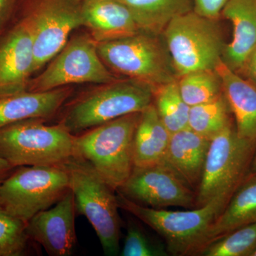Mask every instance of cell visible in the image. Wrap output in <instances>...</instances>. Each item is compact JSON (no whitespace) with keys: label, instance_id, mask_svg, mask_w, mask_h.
I'll return each mask as SVG.
<instances>
[{"label":"cell","instance_id":"6da1fadb","mask_svg":"<svg viewBox=\"0 0 256 256\" xmlns=\"http://www.w3.org/2000/svg\"><path fill=\"white\" fill-rule=\"evenodd\" d=\"M119 208L149 226L164 239L169 255L200 256L210 226L230 196L216 197L204 206L188 210L154 208L140 204L118 192Z\"/></svg>","mask_w":256,"mask_h":256},{"label":"cell","instance_id":"7a4b0ae2","mask_svg":"<svg viewBox=\"0 0 256 256\" xmlns=\"http://www.w3.org/2000/svg\"><path fill=\"white\" fill-rule=\"evenodd\" d=\"M140 114H126L75 136L74 156L88 163L114 192L134 170L133 142Z\"/></svg>","mask_w":256,"mask_h":256},{"label":"cell","instance_id":"3957f363","mask_svg":"<svg viewBox=\"0 0 256 256\" xmlns=\"http://www.w3.org/2000/svg\"><path fill=\"white\" fill-rule=\"evenodd\" d=\"M96 48L108 68L152 90L178 80L162 34L141 31L132 36L96 43Z\"/></svg>","mask_w":256,"mask_h":256},{"label":"cell","instance_id":"277c9868","mask_svg":"<svg viewBox=\"0 0 256 256\" xmlns=\"http://www.w3.org/2000/svg\"><path fill=\"white\" fill-rule=\"evenodd\" d=\"M28 119L0 128V158L14 168L58 166L75 156V136L62 124Z\"/></svg>","mask_w":256,"mask_h":256},{"label":"cell","instance_id":"5b68a950","mask_svg":"<svg viewBox=\"0 0 256 256\" xmlns=\"http://www.w3.org/2000/svg\"><path fill=\"white\" fill-rule=\"evenodd\" d=\"M100 86L74 101L64 114L60 124L74 136L153 104L152 89L142 82L118 78Z\"/></svg>","mask_w":256,"mask_h":256},{"label":"cell","instance_id":"8992f818","mask_svg":"<svg viewBox=\"0 0 256 256\" xmlns=\"http://www.w3.org/2000/svg\"><path fill=\"white\" fill-rule=\"evenodd\" d=\"M64 165L70 176L76 212L92 224L106 255H118L120 218L114 190L88 163L77 156Z\"/></svg>","mask_w":256,"mask_h":256},{"label":"cell","instance_id":"52a82bcc","mask_svg":"<svg viewBox=\"0 0 256 256\" xmlns=\"http://www.w3.org/2000/svg\"><path fill=\"white\" fill-rule=\"evenodd\" d=\"M217 20L195 12L173 18L162 34L178 79L191 72L215 70L225 47Z\"/></svg>","mask_w":256,"mask_h":256},{"label":"cell","instance_id":"ba28073f","mask_svg":"<svg viewBox=\"0 0 256 256\" xmlns=\"http://www.w3.org/2000/svg\"><path fill=\"white\" fill-rule=\"evenodd\" d=\"M70 190V176L64 164L18 166L0 184V204L26 224Z\"/></svg>","mask_w":256,"mask_h":256},{"label":"cell","instance_id":"9c48e42d","mask_svg":"<svg viewBox=\"0 0 256 256\" xmlns=\"http://www.w3.org/2000/svg\"><path fill=\"white\" fill-rule=\"evenodd\" d=\"M256 144L238 137L234 122L210 140L196 208L216 197L232 196L250 171Z\"/></svg>","mask_w":256,"mask_h":256},{"label":"cell","instance_id":"30bf717a","mask_svg":"<svg viewBox=\"0 0 256 256\" xmlns=\"http://www.w3.org/2000/svg\"><path fill=\"white\" fill-rule=\"evenodd\" d=\"M16 13L31 32L34 74L63 48L75 28L84 26L82 2L78 0H18Z\"/></svg>","mask_w":256,"mask_h":256},{"label":"cell","instance_id":"8fae6325","mask_svg":"<svg viewBox=\"0 0 256 256\" xmlns=\"http://www.w3.org/2000/svg\"><path fill=\"white\" fill-rule=\"evenodd\" d=\"M50 62L38 76L31 79L28 90L47 92L86 82L102 85L118 79L101 60L96 42L88 35L72 37Z\"/></svg>","mask_w":256,"mask_h":256},{"label":"cell","instance_id":"7c38bea8","mask_svg":"<svg viewBox=\"0 0 256 256\" xmlns=\"http://www.w3.org/2000/svg\"><path fill=\"white\" fill-rule=\"evenodd\" d=\"M117 192L152 208H196V192L163 162L134 168L132 174Z\"/></svg>","mask_w":256,"mask_h":256},{"label":"cell","instance_id":"4fadbf2b","mask_svg":"<svg viewBox=\"0 0 256 256\" xmlns=\"http://www.w3.org/2000/svg\"><path fill=\"white\" fill-rule=\"evenodd\" d=\"M12 23L0 35V97L28 90L34 74L31 32L16 12Z\"/></svg>","mask_w":256,"mask_h":256},{"label":"cell","instance_id":"5bb4252c","mask_svg":"<svg viewBox=\"0 0 256 256\" xmlns=\"http://www.w3.org/2000/svg\"><path fill=\"white\" fill-rule=\"evenodd\" d=\"M73 192L69 190L53 206L38 212L26 223L31 240L52 256L72 255L76 244Z\"/></svg>","mask_w":256,"mask_h":256},{"label":"cell","instance_id":"9a60e30c","mask_svg":"<svg viewBox=\"0 0 256 256\" xmlns=\"http://www.w3.org/2000/svg\"><path fill=\"white\" fill-rule=\"evenodd\" d=\"M220 16L233 26L232 40L224 47L222 60L240 74L256 50V0H229Z\"/></svg>","mask_w":256,"mask_h":256},{"label":"cell","instance_id":"2e32d148","mask_svg":"<svg viewBox=\"0 0 256 256\" xmlns=\"http://www.w3.org/2000/svg\"><path fill=\"white\" fill-rule=\"evenodd\" d=\"M82 8L84 26L96 43L141 32L130 10L118 0H82Z\"/></svg>","mask_w":256,"mask_h":256},{"label":"cell","instance_id":"e0dca14e","mask_svg":"<svg viewBox=\"0 0 256 256\" xmlns=\"http://www.w3.org/2000/svg\"><path fill=\"white\" fill-rule=\"evenodd\" d=\"M210 142L188 128L170 137L163 163L195 192L201 182Z\"/></svg>","mask_w":256,"mask_h":256},{"label":"cell","instance_id":"ac0fdd59","mask_svg":"<svg viewBox=\"0 0 256 256\" xmlns=\"http://www.w3.org/2000/svg\"><path fill=\"white\" fill-rule=\"evenodd\" d=\"M215 69L235 120L237 134L256 144V86L228 68L222 60Z\"/></svg>","mask_w":256,"mask_h":256},{"label":"cell","instance_id":"d6986e66","mask_svg":"<svg viewBox=\"0 0 256 256\" xmlns=\"http://www.w3.org/2000/svg\"><path fill=\"white\" fill-rule=\"evenodd\" d=\"M70 88L26 92L0 97V128L28 119L45 120L56 114L70 95Z\"/></svg>","mask_w":256,"mask_h":256},{"label":"cell","instance_id":"ffe728a7","mask_svg":"<svg viewBox=\"0 0 256 256\" xmlns=\"http://www.w3.org/2000/svg\"><path fill=\"white\" fill-rule=\"evenodd\" d=\"M256 222V174H249L210 226L205 247L235 229Z\"/></svg>","mask_w":256,"mask_h":256},{"label":"cell","instance_id":"44dd1931","mask_svg":"<svg viewBox=\"0 0 256 256\" xmlns=\"http://www.w3.org/2000/svg\"><path fill=\"white\" fill-rule=\"evenodd\" d=\"M171 133L163 124L154 104L141 112L134 142V168L163 162L168 151Z\"/></svg>","mask_w":256,"mask_h":256},{"label":"cell","instance_id":"7402d4cb","mask_svg":"<svg viewBox=\"0 0 256 256\" xmlns=\"http://www.w3.org/2000/svg\"><path fill=\"white\" fill-rule=\"evenodd\" d=\"M128 8L141 31L161 35L176 16L193 11L192 0H118Z\"/></svg>","mask_w":256,"mask_h":256},{"label":"cell","instance_id":"603a6c76","mask_svg":"<svg viewBox=\"0 0 256 256\" xmlns=\"http://www.w3.org/2000/svg\"><path fill=\"white\" fill-rule=\"evenodd\" d=\"M230 114L223 94L214 100L190 107L188 128L210 140L233 122Z\"/></svg>","mask_w":256,"mask_h":256},{"label":"cell","instance_id":"cb8c5ba5","mask_svg":"<svg viewBox=\"0 0 256 256\" xmlns=\"http://www.w3.org/2000/svg\"><path fill=\"white\" fill-rule=\"evenodd\" d=\"M152 92L153 104L171 134L188 128L190 106L180 94L178 80L156 87Z\"/></svg>","mask_w":256,"mask_h":256},{"label":"cell","instance_id":"d4e9b609","mask_svg":"<svg viewBox=\"0 0 256 256\" xmlns=\"http://www.w3.org/2000/svg\"><path fill=\"white\" fill-rule=\"evenodd\" d=\"M178 84L184 101L190 107L214 100L224 94L216 69L191 72L178 78Z\"/></svg>","mask_w":256,"mask_h":256},{"label":"cell","instance_id":"484cf974","mask_svg":"<svg viewBox=\"0 0 256 256\" xmlns=\"http://www.w3.org/2000/svg\"><path fill=\"white\" fill-rule=\"evenodd\" d=\"M256 250V222L235 229L210 242L200 256H250Z\"/></svg>","mask_w":256,"mask_h":256},{"label":"cell","instance_id":"4316f807","mask_svg":"<svg viewBox=\"0 0 256 256\" xmlns=\"http://www.w3.org/2000/svg\"><path fill=\"white\" fill-rule=\"evenodd\" d=\"M26 224L10 214L0 204V256H21L26 254L31 240Z\"/></svg>","mask_w":256,"mask_h":256},{"label":"cell","instance_id":"83f0119b","mask_svg":"<svg viewBox=\"0 0 256 256\" xmlns=\"http://www.w3.org/2000/svg\"><path fill=\"white\" fill-rule=\"evenodd\" d=\"M120 255L122 256H168L165 244L150 238L140 226L130 220Z\"/></svg>","mask_w":256,"mask_h":256},{"label":"cell","instance_id":"f1b7e54d","mask_svg":"<svg viewBox=\"0 0 256 256\" xmlns=\"http://www.w3.org/2000/svg\"><path fill=\"white\" fill-rule=\"evenodd\" d=\"M229 0H192L193 11L197 14L217 20L222 15L224 6Z\"/></svg>","mask_w":256,"mask_h":256},{"label":"cell","instance_id":"f546056e","mask_svg":"<svg viewBox=\"0 0 256 256\" xmlns=\"http://www.w3.org/2000/svg\"><path fill=\"white\" fill-rule=\"evenodd\" d=\"M18 2V0H0V35L12 21Z\"/></svg>","mask_w":256,"mask_h":256},{"label":"cell","instance_id":"4dcf8cb0","mask_svg":"<svg viewBox=\"0 0 256 256\" xmlns=\"http://www.w3.org/2000/svg\"><path fill=\"white\" fill-rule=\"evenodd\" d=\"M239 75L256 86V50L250 56Z\"/></svg>","mask_w":256,"mask_h":256},{"label":"cell","instance_id":"1f68e13d","mask_svg":"<svg viewBox=\"0 0 256 256\" xmlns=\"http://www.w3.org/2000/svg\"><path fill=\"white\" fill-rule=\"evenodd\" d=\"M14 169L15 168L10 164L8 161L0 158V184L14 171Z\"/></svg>","mask_w":256,"mask_h":256},{"label":"cell","instance_id":"d6a6232c","mask_svg":"<svg viewBox=\"0 0 256 256\" xmlns=\"http://www.w3.org/2000/svg\"><path fill=\"white\" fill-rule=\"evenodd\" d=\"M256 174V150L255 154H254V158H252V165H250V171H249L248 174Z\"/></svg>","mask_w":256,"mask_h":256},{"label":"cell","instance_id":"836d02e7","mask_svg":"<svg viewBox=\"0 0 256 256\" xmlns=\"http://www.w3.org/2000/svg\"><path fill=\"white\" fill-rule=\"evenodd\" d=\"M256 256V250H254V252H252V256Z\"/></svg>","mask_w":256,"mask_h":256},{"label":"cell","instance_id":"e575fe53","mask_svg":"<svg viewBox=\"0 0 256 256\" xmlns=\"http://www.w3.org/2000/svg\"><path fill=\"white\" fill-rule=\"evenodd\" d=\"M78 1L82 2V0H78Z\"/></svg>","mask_w":256,"mask_h":256}]
</instances>
